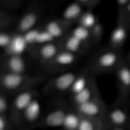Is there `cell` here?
I'll return each mask as SVG.
<instances>
[{"label": "cell", "instance_id": "obj_7", "mask_svg": "<svg viewBox=\"0 0 130 130\" xmlns=\"http://www.w3.org/2000/svg\"><path fill=\"white\" fill-rule=\"evenodd\" d=\"M70 107L69 102H59L42 115L37 128H62Z\"/></svg>", "mask_w": 130, "mask_h": 130}, {"label": "cell", "instance_id": "obj_24", "mask_svg": "<svg viewBox=\"0 0 130 130\" xmlns=\"http://www.w3.org/2000/svg\"><path fill=\"white\" fill-rule=\"evenodd\" d=\"M96 15L92 10H85L77 22V25L90 29L98 22Z\"/></svg>", "mask_w": 130, "mask_h": 130}, {"label": "cell", "instance_id": "obj_6", "mask_svg": "<svg viewBox=\"0 0 130 130\" xmlns=\"http://www.w3.org/2000/svg\"><path fill=\"white\" fill-rule=\"evenodd\" d=\"M43 6L37 3L29 5L19 16L13 30L15 34L24 35L34 29L43 15Z\"/></svg>", "mask_w": 130, "mask_h": 130}, {"label": "cell", "instance_id": "obj_31", "mask_svg": "<svg viewBox=\"0 0 130 130\" xmlns=\"http://www.w3.org/2000/svg\"><path fill=\"white\" fill-rule=\"evenodd\" d=\"M86 10H93L101 3L100 0H78Z\"/></svg>", "mask_w": 130, "mask_h": 130}, {"label": "cell", "instance_id": "obj_17", "mask_svg": "<svg viewBox=\"0 0 130 130\" xmlns=\"http://www.w3.org/2000/svg\"><path fill=\"white\" fill-rule=\"evenodd\" d=\"M62 50L81 56L90 48L89 46L75 38L71 33L60 40Z\"/></svg>", "mask_w": 130, "mask_h": 130}, {"label": "cell", "instance_id": "obj_27", "mask_svg": "<svg viewBox=\"0 0 130 130\" xmlns=\"http://www.w3.org/2000/svg\"><path fill=\"white\" fill-rule=\"evenodd\" d=\"M10 95L0 91V115L10 117L11 100Z\"/></svg>", "mask_w": 130, "mask_h": 130}, {"label": "cell", "instance_id": "obj_29", "mask_svg": "<svg viewBox=\"0 0 130 130\" xmlns=\"http://www.w3.org/2000/svg\"><path fill=\"white\" fill-rule=\"evenodd\" d=\"M118 11L124 13L130 27V0H118L116 1Z\"/></svg>", "mask_w": 130, "mask_h": 130}, {"label": "cell", "instance_id": "obj_9", "mask_svg": "<svg viewBox=\"0 0 130 130\" xmlns=\"http://www.w3.org/2000/svg\"><path fill=\"white\" fill-rule=\"evenodd\" d=\"M81 56L61 50L50 63L43 67L48 73H61L72 69Z\"/></svg>", "mask_w": 130, "mask_h": 130}, {"label": "cell", "instance_id": "obj_13", "mask_svg": "<svg viewBox=\"0 0 130 130\" xmlns=\"http://www.w3.org/2000/svg\"><path fill=\"white\" fill-rule=\"evenodd\" d=\"M39 96L36 98L24 111L22 117L21 129L32 130L37 128L41 118V106Z\"/></svg>", "mask_w": 130, "mask_h": 130}, {"label": "cell", "instance_id": "obj_8", "mask_svg": "<svg viewBox=\"0 0 130 130\" xmlns=\"http://www.w3.org/2000/svg\"><path fill=\"white\" fill-rule=\"evenodd\" d=\"M61 50L60 41H52L32 46L30 53L32 57L43 67L50 63Z\"/></svg>", "mask_w": 130, "mask_h": 130}, {"label": "cell", "instance_id": "obj_18", "mask_svg": "<svg viewBox=\"0 0 130 130\" xmlns=\"http://www.w3.org/2000/svg\"><path fill=\"white\" fill-rule=\"evenodd\" d=\"M95 77V75L87 67L83 68L81 72L78 75L70 89L68 93L69 95V97L81 92Z\"/></svg>", "mask_w": 130, "mask_h": 130}, {"label": "cell", "instance_id": "obj_23", "mask_svg": "<svg viewBox=\"0 0 130 130\" xmlns=\"http://www.w3.org/2000/svg\"><path fill=\"white\" fill-rule=\"evenodd\" d=\"M70 33L75 38H77L80 41L87 44L91 48V36H90V29L85 28L81 25H77L74 28L71 30Z\"/></svg>", "mask_w": 130, "mask_h": 130}, {"label": "cell", "instance_id": "obj_5", "mask_svg": "<svg viewBox=\"0 0 130 130\" xmlns=\"http://www.w3.org/2000/svg\"><path fill=\"white\" fill-rule=\"evenodd\" d=\"M38 96V91L35 88L15 94L11 99L10 118L17 130L21 129L22 117L24 111Z\"/></svg>", "mask_w": 130, "mask_h": 130}, {"label": "cell", "instance_id": "obj_20", "mask_svg": "<svg viewBox=\"0 0 130 130\" xmlns=\"http://www.w3.org/2000/svg\"><path fill=\"white\" fill-rule=\"evenodd\" d=\"M81 116L78 112L71 105L63 121L62 130H77Z\"/></svg>", "mask_w": 130, "mask_h": 130}, {"label": "cell", "instance_id": "obj_30", "mask_svg": "<svg viewBox=\"0 0 130 130\" xmlns=\"http://www.w3.org/2000/svg\"><path fill=\"white\" fill-rule=\"evenodd\" d=\"M0 130H17L10 117L0 115Z\"/></svg>", "mask_w": 130, "mask_h": 130}, {"label": "cell", "instance_id": "obj_14", "mask_svg": "<svg viewBox=\"0 0 130 130\" xmlns=\"http://www.w3.org/2000/svg\"><path fill=\"white\" fill-rule=\"evenodd\" d=\"M119 96L130 99V66L126 59L114 72Z\"/></svg>", "mask_w": 130, "mask_h": 130}, {"label": "cell", "instance_id": "obj_32", "mask_svg": "<svg viewBox=\"0 0 130 130\" xmlns=\"http://www.w3.org/2000/svg\"><path fill=\"white\" fill-rule=\"evenodd\" d=\"M104 130H130V126H104Z\"/></svg>", "mask_w": 130, "mask_h": 130}, {"label": "cell", "instance_id": "obj_11", "mask_svg": "<svg viewBox=\"0 0 130 130\" xmlns=\"http://www.w3.org/2000/svg\"><path fill=\"white\" fill-rule=\"evenodd\" d=\"M73 107L82 116L98 119L104 123L107 107L99 97Z\"/></svg>", "mask_w": 130, "mask_h": 130}, {"label": "cell", "instance_id": "obj_21", "mask_svg": "<svg viewBox=\"0 0 130 130\" xmlns=\"http://www.w3.org/2000/svg\"><path fill=\"white\" fill-rule=\"evenodd\" d=\"M19 17L15 13L0 8V30H10L11 27L14 28Z\"/></svg>", "mask_w": 130, "mask_h": 130}, {"label": "cell", "instance_id": "obj_4", "mask_svg": "<svg viewBox=\"0 0 130 130\" xmlns=\"http://www.w3.org/2000/svg\"><path fill=\"white\" fill-rule=\"evenodd\" d=\"M82 69H72L53 77L43 87L44 93L50 96H59L68 94Z\"/></svg>", "mask_w": 130, "mask_h": 130}, {"label": "cell", "instance_id": "obj_15", "mask_svg": "<svg viewBox=\"0 0 130 130\" xmlns=\"http://www.w3.org/2000/svg\"><path fill=\"white\" fill-rule=\"evenodd\" d=\"M72 25L61 18L50 19L44 24L43 29L49 34L53 40L60 41L70 32Z\"/></svg>", "mask_w": 130, "mask_h": 130}, {"label": "cell", "instance_id": "obj_16", "mask_svg": "<svg viewBox=\"0 0 130 130\" xmlns=\"http://www.w3.org/2000/svg\"><path fill=\"white\" fill-rule=\"evenodd\" d=\"M99 97L100 93L95 77L81 92L70 96L69 102L71 106L76 107Z\"/></svg>", "mask_w": 130, "mask_h": 130}, {"label": "cell", "instance_id": "obj_1", "mask_svg": "<svg viewBox=\"0 0 130 130\" xmlns=\"http://www.w3.org/2000/svg\"><path fill=\"white\" fill-rule=\"evenodd\" d=\"M124 60L123 50L116 49L107 45L91 56L86 67L95 76L114 73Z\"/></svg>", "mask_w": 130, "mask_h": 130}, {"label": "cell", "instance_id": "obj_2", "mask_svg": "<svg viewBox=\"0 0 130 130\" xmlns=\"http://www.w3.org/2000/svg\"><path fill=\"white\" fill-rule=\"evenodd\" d=\"M46 75H29L1 72L0 91L9 95H13L22 91L35 89L46 79Z\"/></svg>", "mask_w": 130, "mask_h": 130}, {"label": "cell", "instance_id": "obj_28", "mask_svg": "<svg viewBox=\"0 0 130 130\" xmlns=\"http://www.w3.org/2000/svg\"><path fill=\"white\" fill-rule=\"evenodd\" d=\"M22 0H0V6L1 8L7 11L15 13L22 6Z\"/></svg>", "mask_w": 130, "mask_h": 130}, {"label": "cell", "instance_id": "obj_33", "mask_svg": "<svg viewBox=\"0 0 130 130\" xmlns=\"http://www.w3.org/2000/svg\"><path fill=\"white\" fill-rule=\"evenodd\" d=\"M125 59L126 60V62H128V64L130 66V50L129 51V52H128V55H126V57H125Z\"/></svg>", "mask_w": 130, "mask_h": 130}, {"label": "cell", "instance_id": "obj_10", "mask_svg": "<svg viewBox=\"0 0 130 130\" xmlns=\"http://www.w3.org/2000/svg\"><path fill=\"white\" fill-rule=\"evenodd\" d=\"M129 31V25L124 13L118 11L116 25L110 34L107 45L116 49L123 50Z\"/></svg>", "mask_w": 130, "mask_h": 130}, {"label": "cell", "instance_id": "obj_19", "mask_svg": "<svg viewBox=\"0 0 130 130\" xmlns=\"http://www.w3.org/2000/svg\"><path fill=\"white\" fill-rule=\"evenodd\" d=\"M85 10V9L79 1L76 0L67 5L64 9L61 19L70 24H77V22Z\"/></svg>", "mask_w": 130, "mask_h": 130}, {"label": "cell", "instance_id": "obj_12", "mask_svg": "<svg viewBox=\"0 0 130 130\" xmlns=\"http://www.w3.org/2000/svg\"><path fill=\"white\" fill-rule=\"evenodd\" d=\"M1 72L15 74L27 73V64L22 55L3 53L1 57Z\"/></svg>", "mask_w": 130, "mask_h": 130}, {"label": "cell", "instance_id": "obj_3", "mask_svg": "<svg viewBox=\"0 0 130 130\" xmlns=\"http://www.w3.org/2000/svg\"><path fill=\"white\" fill-rule=\"evenodd\" d=\"M129 102L130 99L118 96L107 108L104 126H130Z\"/></svg>", "mask_w": 130, "mask_h": 130}, {"label": "cell", "instance_id": "obj_25", "mask_svg": "<svg viewBox=\"0 0 130 130\" xmlns=\"http://www.w3.org/2000/svg\"><path fill=\"white\" fill-rule=\"evenodd\" d=\"M91 36V46L98 45L101 43L104 37V27L102 24L98 20L95 25L90 29Z\"/></svg>", "mask_w": 130, "mask_h": 130}, {"label": "cell", "instance_id": "obj_26", "mask_svg": "<svg viewBox=\"0 0 130 130\" xmlns=\"http://www.w3.org/2000/svg\"><path fill=\"white\" fill-rule=\"evenodd\" d=\"M15 36L13 30H0V46L5 52L11 45Z\"/></svg>", "mask_w": 130, "mask_h": 130}, {"label": "cell", "instance_id": "obj_22", "mask_svg": "<svg viewBox=\"0 0 130 130\" xmlns=\"http://www.w3.org/2000/svg\"><path fill=\"white\" fill-rule=\"evenodd\" d=\"M104 124L102 121L81 116L77 130H104Z\"/></svg>", "mask_w": 130, "mask_h": 130}]
</instances>
